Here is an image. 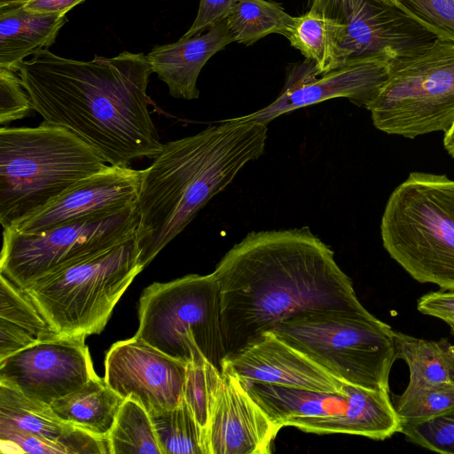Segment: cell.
Wrapping results in <instances>:
<instances>
[{
  "mask_svg": "<svg viewBox=\"0 0 454 454\" xmlns=\"http://www.w3.org/2000/svg\"><path fill=\"white\" fill-rule=\"evenodd\" d=\"M85 0H29L22 7L39 13H67Z\"/></svg>",
  "mask_w": 454,
  "mask_h": 454,
  "instance_id": "8d00e7d4",
  "label": "cell"
},
{
  "mask_svg": "<svg viewBox=\"0 0 454 454\" xmlns=\"http://www.w3.org/2000/svg\"><path fill=\"white\" fill-rule=\"evenodd\" d=\"M33 110L19 71L0 67V124L26 117Z\"/></svg>",
  "mask_w": 454,
  "mask_h": 454,
  "instance_id": "d6a6232c",
  "label": "cell"
},
{
  "mask_svg": "<svg viewBox=\"0 0 454 454\" xmlns=\"http://www.w3.org/2000/svg\"><path fill=\"white\" fill-rule=\"evenodd\" d=\"M187 364L134 336L112 345L105 359L106 384L149 413L172 409L184 399Z\"/></svg>",
  "mask_w": 454,
  "mask_h": 454,
  "instance_id": "9a60e30c",
  "label": "cell"
},
{
  "mask_svg": "<svg viewBox=\"0 0 454 454\" xmlns=\"http://www.w3.org/2000/svg\"><path fill=\"white\" fill-rule=\"evenodd\" d=\"M59 336L25 293L0 274V360Z\"/></svg>",
  "mask_w": 454,
  "mask_h": 454,
  "instance_id": "7402d4cb",
  "label": "cell"
},
{
  "mask_svg": "<svg viewBox=\"0 0 454 454\" xmlns=\"http://www.w3.org/2000/svg\"><path fill=\"white\" fill-rule=\"evenodd\" d=\"M0 423L64 445L69 454H110L107 438L60 419L50 405L0 384Z\"/></svg>",
  "mask_w": 454,
  "mask_h": 454,
  "instance_id": "ffe728a7",
  "label": "cell"
},
{
  "mask_svg": "<svg viewBox=\"0 0 454 454\" xmlns=\"http://www.w3.org/2000/svg\"><path fill=\"white\" fill-rule=\"evenodd\" d=\"M396 358L408 365V386L454 381V345L447 339L428 340L393 332Z\"/></svg>",
  "mask_w": 454,
  "mask_h": 454,
  "instance_id": "cb8c5ba5",
  "label": "cell"
},
{
  "mask_svg": "<svg viewBox=\"0 0 454 454\" xmlns=\"http://www.w3.org/2000/svg\"><path fill=\"white\" fill-rule=\"evenodd\" d=\"M83 335H60L0 360V384L51 405L96 378Z\"/></svg>",
  "mask_w": 454,
  "mask_h": 454,
  "instance_id": "5bb4252c",
  "label": "cell"
},
{
  "mask_svg": "<svg viewBox=\"0 0 454 454\" xmlns=\"http://www.w3.org/2000/svg\"><path fill=\"white\" fill-rule=\"evenodd\" d=\"M270 331L335 379L389 391V374L397 359L394 330L368 310L306 313Z\"/></svg>",
  "mask_w": 454,
  "mask_h": 454,
  "instance_id": "8992f818",
  "label": "cell"
},
{
  "mask_svg": "<svg viewBox=\"0 0 454 454\" xmlns=\"http://www.w3.org/2000/svg\"><path fill=\"white\" fill-rule=\"evenodd\" d=\"M409 442L442 454H454V407L431 419L401 423Z\"/></svg>",
  "mask_w": 454,
  "mask_h": 454,
  "instance_id": "1f68e13d",
  "label": "cell"
},
{
  "mask_svg": "<svg viewBox=\"0 0 454 454\" xmlns=\"http://www.w3.org/2000/svg\"><path fill=\"white\" fill-rule=\"evenodd\" d=\"M138 220L135 205L39 233L3 229L0 273L24 289L48 273L135 237Z\"/></svg>",
  "mask_w": 454,
  "mask_h": 454,
  "instance_id": "8fae6325",
  "label": "cell"
},
{
  "mask_svg": "<svg viewBox=\"0 0 454 454\" xmlns=\"http://www.w3.org/2000/svg\"><path fill=\"white\" fill-rule=\"evenodd\" d=\"M393 404L401 423L431 419L454 407V381L407 386Z\"/></svg>",
  "mask_w": 454,
  "mask_h": 454,
  "instance_id": "f546056e",
  "label": "cell"
},
{
  "mask_svg": "<svg viewBox=\"0 0 454 454\" xmlns=\"http://www.w3.org/2000/svg\"><path fill=\"white\" fill-rule=\"evenodd\" d=\"M124 401L97 376L78 390L55 400L52 411L62 420L100 438H107Z\"/></svg>",
  "mask_w": 454,
  "mask_h": 454,
  "instance_id": "603a6c76",
  "label": "cell"
},
{
  "mask_svg": "<svg viewBox=\"0 0 454 454\" xmlns=\"http://www.w3.org/2000/svg\"><path fill=\"white\" fill-rule=\"evenodd\" d=\"M267 125L239 117L163 144L143 169L136 202V242L145 268L223 191L250 161L265 151Z\"/></svg>",
  "mask_w": 454,
  "mask_h": 454,
  "instance_id": "3957f363",
  "label": "cell"
},
{
  "mask_svg": "<svg viewBox=\"0 0 454 454\" xmlns=\"http://www.w3.org/2000/svg\"><path fill=\"white\" fill-rule=\"evenodd\" d=\"M29 0H0V11L22 6Z\"/></svg>",
  "mask_w": 454,
  "mask_h": 454,
  "instance_id": "f35d334b",
  "label": "cell"
},
{
  "mask_svg": "<svg viewBox=\"0 0 454 454\" xmlns=\"http://www.w3.org/2000/svg\"><path fill=\"white\" fill-rule=\"evenodd\" d=\"M294 20L280 4L267 0H239L226 19L234 42L245 45L270 34L285 36Z\"/></svg>",
  "mask_w": 454,
  "mask_h": 454,
  "instance_id": "484cf974",
  "label": "cell"
},
{
  "mask_svg": "<svg viewBox=\"0 0 454 454\" xmlns=\"http://www.w3.org/2000/svg\"><path fill=\"white\" fill-rule=\"evenodd\" d=\"M441 40L454 43V0H387Z\"/></svg>",
  "mask_w": 454,
  "mask_h": 454,
  "instance_id": "4dcf8cb0",
  "label": "cell"
},
{
  "mask_svg": "<svg viewBox=\"0 0 454 454\" xmlns=\"http://www.w3.org/2000/svg\"><path fill=\"white\" fill-rule=\"evenodd\" d=\"M239 0H200L197 16L184 35L191 37L200 35L229 16L232 7Z\"/></svg>",
  "mask_w": 454,
  "mask_h": 454,
  "instance_id": "e575fe53",
  "label": "cell"
},
{
  "mask_svg": "<svg viewBox=\"0 0 454 454\" xmlns=\"http://www.w3.org/2000/svg\"><path fill=\"white\" fill-rule=\"evenodd\" d=\"M67 13H39L22 6L0 11V67L19 71L26 58L55 43Z\"/></svg>",
  "mask_w": 454,
  "mask_h": 454,
  "instance_id": "44dd1931",
  "label": "cell"
},
{
  "mask_svg": "<svg viewBox=\"0 0 454 454\" xmlns=\"http://www.w3.org/2000/svg\"><path fill=\"white\" fill-rule=\"evenodd\" d=\"M339 24L309 9L294 17L285 37L306 59L314 63L317 74L340 67L338 58Z\"/></svg>",
  "mask_w": 454,
  "mask_h": 454,
  "instance_id": "d4e9b609",
  "label": "cell"
},
{
  "mask_svg": "<svg viewBox=\"0 0 454 454\" xmlns=\"http://www.w3.org/2000/svg\"><path fill=\"white\" fill-rule=\"evenodd\" d=\"M234 40L226 20L206 32L177 42L155 46L147 54L153 73L164 82L169 94L176 98H199V74L207 60Z\"/></svg>",
  "mask_w": 454,
  "mask_h": 454,
  "instance_id": "d6986e66",
  "label": "cell"
},
{
  "mask_svg": "<svg viewBox=\"0 0 454 454\" xmlns=\"http://www.w3.org/2000/svg\"><path fill=\"white\" fill-rule=\"evenodd\" d=\"M0 450L8 454H69L59 442L3 423H0Z\"/></svg>",
  "mask_w": 454,
  "mask_h": 454,
  "instance_id": "836d02e7",
  "label": "cell"
},
{
  "mask_svg": "<svg viewBox=\"0 0 454 454\" xmlns=\"http://www.w3.org/2000/svg\"><path fill=\"white\" fill-rule=\"evenodd\" d=\"M110 454H161L149 412L124 399L107 436Z\"/></svg>",
  "mask_w": 454,
  "mask_h": 454,
  "instance_id": "83f0119b",
  "label": "cell"
},
{
  "mask_svg": "<svg viewBox=\"0 0 454 454\" xmlns=\"http://www.w3.org/2000/svg\"><path fill=\"white\" fill-rule=\"evenodd\" d=\"M443 146L447 153L454 157V124L444 133Z\"/></svg>",
  "mask_w": 454,
  "mask_h": 454,
  "instance_id": "74e56055",
  "label": "cell"
},
{
  "mask_svg": "<svg viewBox=\"0 0 454 454\" xmlns=\"http://www.w3.org/2000/svg\"><path fill=\"white\" fill-rule=\"evenodd\" d=\"M418 310L444 321L454 334V289H441L422 295L417 303Z\"/></svg>",
  "mask_w": 454,
  "mask_h": 454,
  "instance_id": "d590c367",
  "label": "cell"
},
{
  "mask_svg": "<svg viewBox=\"0 0 454 454\" xmlns=\"http://www.w3.org/2000/svg\"><path fill=\"white\" fill-rule=\"evenodd\" d=\"M152 73L147 55L129 51L82 61L45 49L19 68L44 121L69 129L106 163L121 167L154 159L163 147L148 108Z\"/></svg>",
  "mask_w": 454,
  "mask_h": 454,
  "instance_id": "7a4b0ae2",
  "label": "cell"
},
{
  "mask_svg": "<svg viewBox=\"0 0 454 454\" xmlns=\"http://www.w3.org/2000/svg\"><path fill=\"white\" fill-rule=\"evenodd\" d=\"M310 10L339 24L340 66L416 52L435 37L387 0H312Z\"/></svg>",
  "mask_w": 454,
  "mask_h": 454,
  "instance_id": "7c38bea8",
  "label": "cell"
},
{
  "mask_svg": "<svg viewBox=\"0 0 454 454\" xmlns=\"http://www.w3.org/2000/svg\"><path fill=\"white\" fill-rule=\"evenodd\" d=\"M135 336L188 364L206 357L222 371L223 345L220 291L212 272L189 274L144 290Z\"/></svg>",
  "mask_w": 454,
  "mask_h": 454,
  "instance_id": "ba28073f",
  "label": "cell"
},
{
  "mask_svg": "<svg viewBox=\"0 0 454 454\" xmlns=\"http://www.w3.org/2000/svg\"><path fill=\"white\" fill-rule=\"evenodd\" d=\"M223 384L207 429L208 454H269L281 426L249 395L239 378L222 365Z\"/></svg>",
  "mask_w": 454,
  "mask_h": 454,
  "instance_id": "ac0fdd59",
  "label": "cell"
},
{
  "mask_svg": "<svg viewBox=\"0 0 454 454\" xmlns=\"http://www.w3.org/2000/svg\"><path fill=\"white\" fill-rule=\"evenodd\" d=\"M222 384V371L206 357L187 364L184 400L207 434Z\"/></svg>",
  "mask_w": 454,
  "mask_h": 454,
  "instance_id": "f1b7e54d",
  "label": "cell"
},
{
  "mask_svg": "<svg viewBox=\"0 0 454 454\" xmlns=\"http://www.w3.org/2000/svg\"><path fill=\"white\" fill-rule=\"evenodd\" d=\"M149 414L161 454H208L207 433L184 399L175 408Z\"/></svg>",
  "mask_w": 454,
  "mask_h": 454,
  "instance_id": "4316f807",
  "label": "cell"
},
{
  "mask_svg": "<svg viewBox=\"0 0 454 454\" xmlns=\"http://www.w3.org/2000/svg\"><path fill=\"white\" fill-rule=\"evenodd\" d=\"M380 236L387 254L412 278L454 289V180L410 173L387 200Z\"/></svg>",
  "mask_w": 454,
  "mask_h": 454,
  "instance_id": "5b68a950",
  "label": "cell"
},
{
  "mask_svg": "<svg viewBox=\"0 0 454 454\" xmlns=\"http://www.w3.org/2000/svg\"><path fill=\"white\" fill-rule=\"evenodd\" d=\"M229 367L243 384L261 383L333 393H344L345 383L335 379L304 354L267 331L231 356Z\"/></svg>",
  "mask_w": 454,
  "mask_h": 454,
  "instance_id": "e0dca14e",
  "label": "cell"
},
{
  "mask_svg": "<svg viewBox=\"0 0 454 454\" xmlns=\"http://www.w3.org/2000/svg\"><path fill=\"white\" fill-rule=\"evenodd\" d=\"M279 426L317 434H345L383 441L401 433L389 391L345 383L344 393L311 391L270 384H244Z\"/></svg>",
  "mask_w": 454,
  "mask_h": 454,
  "instance_id": "30bf717a",
  "label": "cell"
},
{
  "mask_svg": "<svg viewBox=\"0 0 454 454\" xmlns=\"http://www.w3.org/2000/svg\"><path fill=\"white\" fill-rule=\"evenodd\" d=\"M107 166L69 129L43 121L0 129V223L12 228Z\"/></svg>",
  "mask_w": 454,
  "mask_h": 454,
  "instance_id": "277c9868",
  "label": "cell"
},
{
  "mask_svg": "<svg viewBox=\"0 0 454 454\" xmlns=\"http://www.w3.org/2000/svg\"><path fill=\"white\" fill-rule=\"evenodd\" d=\"M391 59L385 56L359 59L320 74L315 73L314 63L306 59L288 70L273 102L239 118L268 125L282 114L335 98H346L366 108L387 82Z\"/></svg>",
  "mask_w": 454,
  "mask_h": 454,
  "instance_id": "4fadbf2b",
  "label": "cell"
},
{
  "mask_svg": "<svg viewBox=\"0 0 454 454\" xmlns=\"http://www.w3.org/2000/svg\"><path fill=\"white\" fill-rule=\"evenodd\" d=\"M143 170L107 165L73 185L12 231L39 233L88 218L111 215L136 205Z\"/></svg>",
  "mask_w": 454,
  "mask_h": 454,
  "instance_id": "2e32d148",
  "label": "cell"
},
{
  "mask_svg": "<svg viewBox=\"0 0 454 454\" xmlns=\"http://www.w3.org/2000/svg\"><path fill=\"white\" fill-rule=\"evenodd\" d=\"M226 357L315 311H366L334 253L308 226L249 232L217 263Z\"/></svg>",
  "mask_w": 454,
  "mask_h": 454,
  "instance_id": "6da1fadb",
  "label": "cell"
},
{
  "mask_svg": "<svg viewBox=\"0 0 454 454\" xmlns=\"http://www.w3.org/2000/svg\"><path fill=\"white\" fill-rule=\"evenodd\" d=\"M135 237L21 289L60 335L100 333L116 303L143 270Z\"/></svg>",
  "mask_w": 454,
  "mask_h": 454,
  "instance_id": "52a82bcc",
  "label": "cell"
},
{
  "mask_svg": "<svg viewBox=\"0 0 454 454\" xmlns=\"http://www.w3.org/2000/svg\"><path fill=\"white\" fill-rule=\"evenodd\" d=\"M376 129L407 138L454 124V43L434 38L395 58L388 78L366 107Z\"/></svg>",
  "mask_w": 454,
  "mask_h": 454,
  "instance_id": "9c48e42d",
  "label": "cell"
}]
</instances>
